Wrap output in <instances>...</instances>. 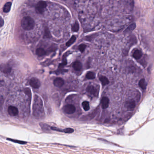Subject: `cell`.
Returning a JSON list of instances; mask_svg holds the SVG:
<instances>
[{"label":"cell","mask_w":154,"mask_h":154,"mask_svg":"<svg viewBox=\"0 0 154 154\" xmlns=\"http://www.w3.org/2000/svg\"><path fill=\"white\" fill-rule=\"evenodd\" d=\"M33 115L37 119H41L43 117L44 108L42 99L38 95H35L33 104Z\"/></svg>","instance_id":"cell-1"},{"label":"cell","mask_w":154,"mask_h":154,"mask_svg":"<svg viewBox=\"0 0 154 154\" xmlns=\"http://www.w3.org/2000/svg\"><path fill=\"white\" fill-rule=\"evenodd\" d=\"M21 25L22 27L25 30H30L33 29L34 25L35 22L33 19L29 16L24 17L21 20Z\"/></svg>","instance_id":"cell-2"},{"label":"cell","mask_w":154,"mask_h":154,"mask_svg":"<svg viewBox=\"0 0 154 154\" xmlns=\"http://www.w3.org/2000/svg\"><path fill=\"white\" fill-rule=\"evenodd\" d=\"M47 6V5L46 2L44 1H40L36 6V12L39 14H43Z\"/></svg>","instance_id":"cell-3"},{"label":"cell","mask_w":154,"mask_h":154,"mask_svg":"<svg viewBox=\"0 0 154 154\" xmlns=\"http://www.w3.org/2000/svg\"><path fill=\"white\" fill-rule=\"evenodd\" d=\"M76 108L72 104H67L63 107L64 112L67 114H72L75 112Z\"/></svg>","instance_id":"cell-4"},{"label":"cell","mask_w":154,"mask_h":154,"mask_svg":"<svg viewBox=\"0 0 154 154\" xmlns=\"http://www.w3.org/2000/svg\"><path fill=\"white\" fill-rule=\"evenodd\" d=\"M29 84L31 87L34 89H38L41 86L40 80L36 77H33L30 79Z\"/></svg>","instance_id":"cell-5"},{"label":"cell","mask_w":154,"mask_h":154,"mask_svg":"<svg viewBox=\"0 0 154 154\" xmlns=\"http://www.w3.org/2000/svg\"><path fill=\"white\" fill-rule=\"evenodd\" d=\"M8 113L10 116L15 117L19 114V110L15 106H10L8 107Z\"/></svg>","instance_id":"cell-6"},{"label":"cell","mask_w":154,"mask_h":154,"mask_svg":"<svg viewBox=\"0 0 154 154\" xmlns=\"http://www.w3.org/2000/svg\"><path fill=\"white\" fill-rule=\"evenodd\" d=\"M11 67L8 64H2L0 66V71L5 74H9L11 71Z\"/></svg>","instance_id":"cell-7"},{"label":"cell","mask_w":154,"mask_h":154,"mask_svg":"<svg viewBox=\"0 0 154 154\" xmlns=\"http://www.w3.org/2000/svg\"><path fill=\"white\" fill-rule=\"evenodd\" d=\"M86 91L91 95L94 96H96L99 92V91L97 90V88L92 85H90L87 87Z\"/></svg>","instance_id":"cell-8"},{"label":"cell","mask_w":154,"mask_h":154,"mask_svg":"<svg viewBox=\"0 0 154 154\" xmlns=\"http://www.w3.org/2000/svg\"><path fill=\"white\" fill-rule=\"evenodd\" d=\"M53 84L56 87H61L64 84V81L62 78L58 77L54 80Z\"/></svg>","instance_id":"cell-9"},{"label":"cell","mask_w":154,"mask_h":154,"mask_svg":"<svg viewBox=\"0 0 154 154\" xmlns=\"http://www.w3.org/2000/svg\"><path fill=\"white\" fill-rule=\"evenodd\" d=\"M109 104V99L107 97H103L101 100V105L103 109L107 108Z\"/></svg>","instance_id":"cell-10"},{"label":"cell","mask_w":154,"mask_h":154,"mask_svg":"<svg viewBox=\"0 0 154 154\" xmlns=\"http://www.w3.org/2000/svg\"><path fill=\"white\" fill-rule=\"evenodd\" d=\"M125 106L128 109L132 110L134 109L135 107H136V103L133 100L130 101H127L125 103Z\"/></svg>","instance_id":"cell-11"},{"label":"cell","mask_w":154,"mask_h":154,"mask_svg":"<svg viewBox=\"0 0 154 154\" xmlns=\"http://www.w3.org/2000/svg\"><path fill=\"white\" fill-rule=\"evenodd\" d=\"M142 56V52L138 49H136L133 53V57L135 59L138 60L140 59Z\"/></svg>","instance_id":"cell-12"},{"label":"cell","mask_w":154,"mask_h":154,"mask_svg":"<svg viewBox=\"0 0 154 154\" xmlns=\"http://www.w3.org/2000/svg\"><path fill=\"white\" fill-rule=\"evenodd\" d=\"M82 67V64L79 61L75 62L73 64V68L76 71H80Z\"/></svg>","instance_id":"cell-13"},{"label":"cell","mask_w":154,"mask_h":154,"mask_svg":"<svg viewBox=\"0 0 154 154\" xmlns=\"http://www.w3.org/2000/svg\"><path fill=\"white\" fill-rule=\"evenodd\" d=\"M51 37V35L50 33L49 29L46 27L44 31V38L45 39H50Z\"/></svg>","instance_id":"cell-14"},{"label":"cell","mask_w":154,"mask_h":154,"mask_svg":"<svg viewBox=\"0 0 154 154\" xmlns=\"http://www.w3.org/2000/svg\"><path fill=\"white\" fill-rule=\"evenodd\" d=\"M11 5H12L11 3L10 2H8L6 3V4L4 5L3 9V11L5 13H8L11 10Z\"/></svg>","instance_id":"cell-15"},{"label":"cell","mask_w":154,"mask_h":154,"mask_svg":"<svg viewBox=\"0 0 154 154\" xmlns=\"http://www.w3.org/2000/svg\"><path fill=\"white\" fill-rule=\"evenodd\" d=\"M99 80L101 82L102 85H103V86H105L107 85L109 83V81L108 79L106 77H105L104 76H101L99 78Z\"/></svg>","instance_id":"cell-16"},{"label":"cell","mask_w":154,"mask_h":154,"mask_svg":"<svg viewBox=\"0 0 154 154\" xmlns=\"http://www.w3.org/2000/svg\"><path fill=\"white\" fill-rule=\"evenodd\" d=\"M136 27V24L135 23H133L130 25L124 31V33H128V32L132 31L134 30L135 29Z\"/></svg>","instance_id":"cell-17"},{"label":"cell","mask_w":154,"mask_h":154,"mask_svg":"<svg viewBox=\"0 0 154 154\" xmlns=\"http://www.w3.org/2000/svg\"><path fill=\"white\" fill-rule=\"evenodd\" d=\"M79 29L80 26L79 24L77 21H75V22L71 26V30L74 32H77L79 31Z\"/></svg>","instance_id":"cell-18"},{"label":"cell","mask_w":154,"mask_h":154,"mask_svg":"<svg viewBox=\"0 0 154 154\" xmlns=\"http://www.w3.org/2000/svg\"><path fill=\"white\" fill-rule=\"evenodd\" d=\"M36 53L37 55L41 57V56H43L44 55H45L46 51L44 50V48H38L36 50Z\"/></svg>","instance_id":"cell-19"},{"label":"cell","mask_w":154,"mask_h":154,"mask_svg":"<svg viewBox=\"0 0 154 154\" xmlns=\"http://www.w3.org/2000/svg\"><path fill=\"white\" fill-rule=\"evenodd\" d=\"M76 39V38L75 36H72L71 38H70V39L69 40V41L66 43V46L67 47L70 46L71 45H72V44H73L75 42Z\"/></svg>","instance_id":"cell-20"},{"label":"cell","mask_w":154,"mask_h":154,"mask_svg":"<svg viewBox=\"0 0 154 154\" xmlns=\"http://www.w3.org/2000/svg\"><path fill=\"white\" fill-rule=\"evenodd\" d=\"M139 85L140 87L143 89L145 90L146 89V84L145 81V80L144 78L141 79L139 82Z\"/></svg>","instance_id":"cell-21"},{"label":"cell","mask_w":154,"mask_h":154,"mask_svg":"<svg viewBox=\"0 0 154 154\" xmlns=\"http://www.w3.org/2000/svg\"><path fill=\"white\" fill-rule=\"evenodd\" d=\"M82 105L84 109L86 111L89 110L90 109L89 103L87 101H84L83 103H82Z\"/></svg>","instance_id":"cell-22"},{"label":"cell","mask_w":154,"mask_h":154,"mask_svg":"<svg viewBox=\"0 0 154 154\" xmlns=\"http://www.w3.org/2000/svg\"><path fill=\"white\" fill-rule=\"evenodd\" d=\"M7 140L8 141H11L13 142H15L16 143L20 144H22V145H24L27 143V142H25L24 141H19L17 140H15V139H12L7 138Z\"/></svg>","instance_id":"cell-23"},{"label":"cell","mask_w":154,"mask_h":154,"mask_svg":"<svg viewBox=\"0 0 154 154\" xmlns=\"http://www.w3.org/2000/svg\"><path fill=\"white\" fill-rule=\"evenodd\" d=\"M97 35V34H92L91 35L87 36L85 37V39L88 41H91L92 40H93L95 39V38L96 37Z\"/></svg>","instance_id":"cell-24"},{"label":"cell","mask_w":154,"mask_h":154,"mask_svg":"<svg viewBox=\"0 0 154 154\" xmlns=\"http://www.w3.org/2000/svg\"><path fill=\"white\" fill-rule=\"evenodd\" d=\"M86 77L87 79H94L95 77V73L92 71L88 72L86 74Z\"/></svg>","instance_id":"cell-25"},{"label":"cell","mask_w":154,"mask_h":154,"mask_svg":"<svg viewBox=\"0 0 154 154\" xmlns=\"http://www.w3.org/2000/svg\"><path fill=\"white\" fill-rule=\"evenodd\" d=\"M86 47V44H81L79 45V47H78V49L81 52H83V51H85Z\"/></svg>","instance_id":"cell-26"},{"label":"cell","mask_w":154,"mask_h":154,"mask_svg":"<svg viewBox=\"0 0 154 154\" xmlns=\"http://www.w3.org/2000/svg\"><path fill=\"white\" fill-rule=\"evenodd\" d=\"M74 131V130L71 128H67L63 130V132L66 133H71Z\"/></svg>","instance_id":"cell-27"},{"label":"cell","mask_w":154,"mask_h":154,"mask_svg":"<svg viewBox=\"0 0 154 154\" xmlns=\"http://www.w3.org/2000/svg\"><path fill=\"white\" fill-rule=\"evenodd\" d=\"M4 20L0 16V28L2 27L4 25Z\"/></svg>","instance_id":"cell-28"},{"label":"cell","mask_w":154,"mask_h":154,"mask_svg":"<svg viewBox=\"0 0 154 154\" xmlns=\"http://www.w3.org/2000/svg\"></svg>","instance_id":"cell-29"}]
</instances>
